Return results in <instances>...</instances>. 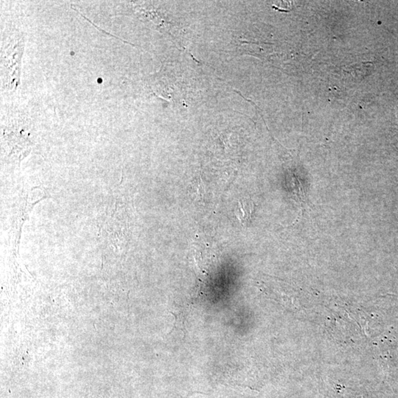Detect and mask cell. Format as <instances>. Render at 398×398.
<instances>
[{"label": "cell", "instance_id": "cell-1", "mask_svg": "<svg viewBox=\"0 0 398 398\" xmlns=\"http://www.w3.org/2000/svg\"><path fill=\"white\" fill-rule=\"evenodd\" d=\"M253 201L249 198H240L237 202V206L234 209V214L242 226L247 227L252 221L254 213Z\"/></svg>", "mask_w": 398, "mask_h": 398}, {"label": "cell", "instance_id": "cell-2", "mask_svg": "<svg viewBox=\"0 0 398 398\" xmlns=\"http://www.w3.org/2000/svg\"><path fill=\"white\" fill-rule=\"evenodd\" d=\"M190 192L195 202H198V203L201 202L205 203L207 195L206 187L201 176L192 181L190 185Z\"/></svg>", "mask_w": 398, "mask_h": 398}]
</instances>
